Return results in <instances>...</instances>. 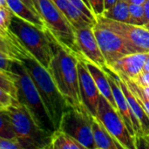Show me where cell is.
<instances>
[{
  "instance_id": "1",
  "label": "cell",
  "mask_w": 149,
  "mask_h": 149,
  "mask_svg": "<svg viewBox=\"0 0 149 149\" xmlns=\"http://www.w3.org/2000/svg\"><path fill=\"white\" fill-rule=\"evenodd\" d=\"M53 38L54 54L47 68L58 89L72 107H84L79 84V58Z\"/></svg>"
},
{
  "instance_id": "2",
  "label": "cell",
  "mask_w": 149,
  "mask_h": 149,
  "mask_svg": "<svg viewBox=\"0 0 149 149\" xmlns=\"http://www.w3.org/2000/svg\"><path fill=\"white\" fill-rule=\"evenodd\" d=\"M11 72L17 87V100L27 108L34 121L42 129L53 134L56 130L55 126L24 64L14 61Z\"/></svg>"
},
{
  "instance_id": "3",
  "label": "cell",
  "mask_w": 149,
  "mask_h": 149,
  "mask_svg": "<svg viewBox=\"0 0 149 149\" xmlns=\"http://www.w3.org/2000/svg\"><path fill=\"white\" fill-rule=\"evenodd\" d=\"M22 63L31 75L57 130L62 115L71 107L70 105L58 89L48 70L35 58H26Z\"/></svg>"
},
{
  "instance_id": "4",
  "label": "cell",
  "mask_w": 149,
  "mask_h": 149,
  "mask_svg": "<svg viewBox=\"0 0 149 149\" xmlns=\"http://www.w3.org/2000/svg\"><path fill=\"white\" fill-rule=\"evenodd\" d=\"M6 109L22 149H49L52 134L42 129L24 105L15 100Z\"/></svg>"
},
{
  "instance_id": "5",
  "label": "cell",
  "mask_w": 149,
  "mask_h": 149,
  "mask_svg": "<svg viewBox=\"0 0 149 149\" xmlns=\"http://www.w3.org/2000/svg\"><path fill=\"white\" fill-rule=\"evenodd\" d=\"M10 28L28 52L47 69L54 54L52 33L47 29L42 30L16 15L11 18Z\"/></svg>"
},
{
  "instance_id": "6",
  "label": "cell",
  "mask_w": 149,
  "mask_h": 149,
  "mask_svg": "<svg viewBox=\"0 0 149 149\" xmlns=\"http://www.w3.org/2000/svg\"><path fill=\"white\" fill-rule=\"evenodd\" d=\"M32 1L38 13L44 20L47 30L57 41L78 57L79 59H83L84 58L76 42L74 28L54 2L52 0Z\"/></svg>"
},
{
  "instance_id": "7",
  "label": "cell",
  "mask_w": 149,
  "mask_h": 149,
  "mask_svg": "<svg viewBox=\"0 0 149 149\" xmlns=\"http://www.w3.org/2000/svg\"><path fill=\"white\" fill-rule=\"evenodd\" d=\"M92 118L93 115L85 107H71L62 115L58 129L75 139L86 149H97L93 140Z\"/></svg>"
},
{
  "instance_id": "8",
  "label": "cell",
  "mask_w": 149,
  "mask_h": 149,
  "mask_svg": "<svg viewBox=\"0 0 149 149\" xmlns=\"http://www.w3.org/2000/svg\"><path fill=\"white\" fill-rule=\"evenodd\" d=\"M97 118L102 122L111 135L123 149H135V142L129 134L119 111L114 108L109 101L100 94Z\"/></svg>"
},
{
  "instance_id": "9",
  "label": "cell",
  "mask_w": 149,
  "mask_h": 149,
  "mask_svg": "<svg viewBox=\"0 0 149 149\" xmlns=\"http://www.w3.org/2000/svg\"><path fill=\"white\" fill-rule=\"evenodd\" d=\"M93 30L107 63V67L122 57L137 52L124 38L108 27L97 22L93 27Z\"/></svg>"
},
{
  "instance_id": "10",
  "label": "cell",
  "mask_w": 149,
  "mask_h": 149,
  "mask_svg": "<svg viewBox=\"0 0 149 149\" xmlns=\"http://www.w3.org/2000/svg\"><path fill=\"white\" fill-rule=\"evenodd\" d=\"M97 22L124 38L137 52H149V31L144 26L118 22L102 16L97 18Z\"/></svg>"
},
{
  "instance_id": "11",
  "label": "cell",
  "mask_w": 149,
  "mask_h": 149,
  "mask_svg": "<svg viewBox=\"0 0 149 149\" xmlns=\"http://www.w3.org/2000/svg\"><path fill=\"white\" fill-rule=\"evenodd\" d=\"M78 72L82 105L93 117H97L100 93L83 59H79Z\"/></svg>"
},
{
  "instance_id": "12",
  "label": "cell",
  "mask_w": 149,
  "mask_h": 149,
  "mask_svg": "<svg viewBox=\"0 0 149 149\" xmlns=\"http://www.w3.org/2000/svg\"><path fill=\"white\" fill-rule=\"evenodd\" d=\"M93 27L85 26L75 29L76 42L84 58L97 65L103 70H107V63L97 42Z\"/></svg>"
},
{
  "instance_id": "13",
  "label": "cell",
  "mask_w": 149,
  "mask_h": 149,
  "mask_svg": "<svg viewBox=\"0 0 149 149\" xmlns=\"http://www.w3.org/2000/svg\"><path fill=\"white\" fill-rule=\"evenodd\" d=\"M148 54V52H136L126 55L107 68L116 74L134 79L142 72Z\"/></svg>"
},
{
  "instance_id": "14",
  "label": "cell",
  "mask_w": 149,
  "mask_h": 149,
  "mask_svg": "<svg viewBox=\"0 0 149 149\" xmlns=\"http://www.w3.org/2000/svg\"><path fill=\"white\" fill-rule=\"evenodd\" d=\"M83 60L85 61L100 94L103 95L109 101V103L114 108H116L118 110L116 101H115L113 94L112 87H111L109 79L107 75V72L105 70H103L102 68H100V66H98L97 65L92 63L91 61H89L86 58H83Z\"/></svg>"
},
{
  "instance_id": "15",
  "label": "cell",
  "mask_w": 149,
  "mask_h": 149,
  "mask_svg": "<svg viewBox=\"0 0 149 149\" xmlns=\"http://www.w3.org/2000/svg\"><path fill=\"white\" fill-rule=\"evenodd\" d=\"M57 7L63 12L69 22L73 26L74 30L85 27V26H94L97 22L90 19L83 12H81L73 3L69 0H52Z\"/></svg>"
},
{
  "instance_id": "16",
  "label": "cell",
  "mask_w": 149,
  "mask_h": 149,
  "mask_svg": "<svg viewBox=\"0 0 149 149\" xmlns=\"http://www.w3.org/2000/svg\"><path fill=\"white\" fill-rule=\"evenodd\" d=\"M116 74V73H115ZM119 84L125 94V97L134 113V114L137 117L139 120L141 127H142V133H143V137L149 134V116L146 113L145 109L142 107L141 104L138 101L136 97L133 94V93L130 91V89L127 87V86L125 84V82L116 74ZM142 140V139H141Z\"/></svg>"
},
{
  "instance_id": "17",
  "label": "cell",
  "mask_w": 149,
  "mask_h": 149,
  "mask_svg": "<svg viewBox=\"0 0 149 149\" xmlns=\"http://www.w3.org/2000/svg\"><path fill=\"white\" fill-rule=\"evenodd\" d=\"M92 129L97 149H123L97 117L92 118Z\"/></svg>"
},
{
  "instance_id": "18",
  "label": "cell",
  "mask_w": 149,
  "mask_h": 149,
  "mask_svg": "<svg viewBox=\"0 0 149 149\" xmlns=\"http://www.w3.org/2000/svg\"><path fill=\"white\" fill-rule=\"evenodd\" d=\"M7 5L13 12L14 15L18 17L34 24L35 26L46 30V25L42 17L35 11H33L28 5H26L21 0H7Z\"/></svg>"
},
{
  "instance_id": "19",
  "label": "cell",
  "mask_w": 149,
  "mask_h": 149,
  "mask_svg": "<svg viewBox=\"0 0 149 149\" xmlns=\"http://www.w3.org/2000/svg\"><path fill=\"white\" fill-rule=\"evenodd\" d=\"M49 149H86L85 147L67 134L57 129L52 134Z\"/></svg>"
},
{
  "instance_id": "20",
  "label": "cell",
  "mask_w": 149,
  "mask_h": 149,
  "mask_svg": "<svg viewBox=\"0 0 149 149\" xmlns=\"http://www.w3.org/2000/svg\"><path fill=\"white\" fill-rule=\"evenodd\" d=\"M102 17L114 21L130 24L131 16L129 11V4L125 0H118L113 7L104 11Z\"/></svg>"
},
{
  "instance_id": "21",
  "label": "cell",
  "mask_w": 149,
  "mask_h": 149,
  "mask_svg": "<svg viewBox=\"0 0 149 149\" xmlns=\"http://www.w3.org/2000/svg\"><path fill=\"white\" fill-rule=\"evenodd\" d=\"M117 75L125 82V84L127 86V87L130 89V91L133 93V94L136 97L138 101L141 104L142 107L145 109L146 113L149 116V97H148L145 94V93L143 92L141 87L138 84H136L134 80H132L130 78L126 77L121 74H117Z\"/></svg>"
},
{
  "instance_id": "22",
  "label": "cell",
  "mask_w": 149,
  "mask_h": 149,
  "mask_svg": "<svg viewBox=\"0 0 149 149\" xmlns=\"http://www.w3.org/2000/svg\"><path fill=\"white\" fill-rule=\"evenodd\" d=\"M0 136L7 139L16 140V134L6 108L0 107Z\"/></svg>"
},
{
  "instance_id": "23",
  "label": "cell",
  "mask_w": 149,
  "mask_h": 149,
  "mask_svg": "<svg viewBox=\"0 0 149 149\" xmlns=\"http://www.w3.org/2000/svg\"><path fill=\"white\" fill-rule=\"evenodd\" d=\"M13 12L8 6H0V35L3 37L10 36L13 32L11 31L10 25Z\"/></svg>"
},
{
  "instance_id": "24",
  "label": "cell",
  "mask_w": 149,
  "mask_h": 149,
  "mask_svg": "<svg viewBox=\"0 0 149 149\" xmlns=\"http://www.w3.org/2000/svg\"><path fill=\"white\" fill-rule=\"evenodd\" d=\"M0 88L17 100V87L13 79V73L0 69Z\"/></svg>"
},
{
  "instance_id": "25",
  "label": "cell",
  "mask_w": 149,
  "mask_h": 149,
  "mask_svg": "<svg viewBox=\"0 0 149 149\" xmlns=\"http://www.w3.org/2000/svg\"><path fill=\"white\" fill-rule=\"evenodd\" d=\"M129 11H130V16H131L130 24H135V25H142V26L145 24L143 5L129 4Z\"/></svg>"
},
{
  "instance_id": "26",
  "label": "cell",
  "mask_w": 149,
  "mask_h": 149,
  "mask_svg": "<svg viewBox=\"0 0 149 149\" xmlns=\"http://www.w3.org/2000/svg\"><path fill=\"white\" fill-rule=\"evenodd\" d=\"M72 3H73L81 12H83L86 17H88L90 19L97 22V19L94 16V14L93 13L92 10L85 3V2L83 0H69Z\"/></svg>"
},
{
  "instance_id": "27",
  "label": "cell",
  "mask_w": 149,
  "mask_h": 149,
  "mask_svg": "<svg viewBox=\"0 0 149 149\" xmlns=\"http://www.w3.org/2000/svg\"><path fill=\"white\" fill-rule=\"evenodd\" d=\"M89 5L92 8V10L96 17V19L101 17L105 11L104 0H87Z\"/></svg>"
},
{
  "instance_id": "28",
  "label": "cell",
  "mask_w": 149,
  "mask_h": 149,
  "mask_svg": "<svg viewBox=\"0 0 149 149\" xmlns=\"http://www.w3.org/2000/svg\"><path fill=\"white\" fill-rule=\"evenodd\" d=\"M14 61L16 60H14L10 56L4 54L3 52H0V69L1 70H3L8 72H11L12 65Z\"/></svg>"
},
{
  "instance_id": "29",
  "label": "cell",
  "mask_w": 149,
  "mask_h": 149,
  "mask_svg": "<svg viewBox=\"0 0 149 149\" xmlns=\"http://www.w3.org/2000/svg\"><path fill=\"white\" fill-rule=\"evenodd\" d=\"M0 149H22L17 140L7 139L0 136Z\"/></svg>"
},
{
  "instance_id": "30",
  "label": "cell",
  "mask_w": 149,
  "mask_h": 149,
  "mask_svg": "<svg viewBox=\"0 0 149 149\" xmlns=\"http://www.w3.org/2000/svg\"><path fill=\"white\" fill-rule=\"evenodd\" d=\"M15 100H15L13 97H11L10 94L0 88V104L3 106V107L7 108L8 107L12 105Z\"/></svg>"
},
{
  "instance_id": "31",
  "label": "cell",
  "mask_w": 149,
  "mask_h": 149,
  "mask_svg": "<svg viewBox=\"0 0 149 149\" xmlns=\"http://www.w3.org/2000/svg\"><path fill=\"white\" fill-rule=\"evenodd\" d=\"M140 86H149V72H141L134 79H131Z\"/></svg>"
},
{
  "instance_id": "32",
  "label": "cell",
  "mask_w": 149,
  "mask_h": 149,
  "mask_svg": "<svg viewBox=\"0 0 149 149\" xmlns=\"http://www.w3.org/2000/svg\"><path fill=\"white\" fill-rule=\"evenodd\" d=\"M144 8V17H145V24L149 22V0H146L143 3Z\"/></svg>"
},
{
  "instance_id": "33",
  "label": "cell",
  "mask_w": 149,
  "mask_h": 149,
  "mask_svg": "<svg viewBox=\"0 0 149 149\" xmlns=\"http://www.w3.org/2000/svg\"><path fill=\"white\" fill-rule=\"evenodd\" d=\"M117 2H118V0H104L105 10H107L110 9L111 7H113Z\"/></svg>"
},
{
  "instance_id": "34",
  "label": "cell",
  "mask_w": 149,
  "mask_h": 149,
  "mask_svg": "<svg viewBox=\"0 0 149 149\" xmlns=\"http://www.w3.org/2000/svg\"><path fill=\"white\" fill-rule=\"evenodd\" d=\"M21 1H23L26 5H28L33 11H35V12H37L38 13V11H37V10H36V8H35V5H34V3H33V1L32 0H21ZM39 15V14H38Z\"/></svg>"
},
{
  "instance_id": "35",
  "label": "cell",
  "mask_w": 149,
  "mask_h": 149,
  "mask_svg": "<svg viewBox=\"0 0 149 149\" xmlns=\"http://www.w3.org/2000/svg\"><path fill=\"white\" fill-rule=\"evenodd\" d=\"M128 4H140L143 5L146 0H125Z\"/></svg>"
},
{
  "instance_id": "36",
  "label": "cell",
  "mask_w": 149,
  "mask_h": 149,
  "mask_svg": "<svg viewBox=\"0 0 149 149\" xmlns=\"http://www.w3.org/2000/svg\"><path fill=\"white\" fill-rule=\"evenodd\" d=\"M149 72V52L148 54V57H147V59H146L143 70H142V72Z\"/></svg>"
},
{
  "instance_id": "37",
  "label": "cell",
  "mask_w": 149,
  "mask_h": 149,
  "mask_svg": "<svg viewBox=\"0 0 149 149\" xmlns=\"http://www.w3.org/2000/svg\"><path fill=\"white\" fill-rule=\"evenodd\" d=\"M141 89L143 90V92L145 93V94L149 97V86H141Z\"/></svg>"
},
{
  "instance_id": "38",
  "label": "cell",
  "mask_w": 149,
  "mask_h": 149,
  "mask_svg": "<svg viewBox=\"0 0 149 149\" xmlns=\"http://www.w3.org/2000/svg\"><path fill=\"white\" fill-rule=\"evenodd\" d=\"M0 6H8L7 0H0Z\"/></svg>"
},
{
  "instance_id": "39",
  "label": "cell",
  "mask_w": 149,
  "mask_h": 149,
  "mask_svg": "<svg viewBox=\"0 0 149 149\" xmlns=\"http://www.w3.org/2000/svg\"><path fill=\"white\" fill-rule=\"evenodd\" d=\"M83 1H84V2H85V3H86V5H87V6H88V7H89V8H90V9L92 10V8H91V6L89 5V3H88L87 0H83ZM92 11H93V10H92Z\"/></svg>"
},
{
  "instance_id": "40",
  "label": "cell",
  "mask_w": 149,
  "mask_h": 149,
  "mask_svg": "<svg viewBox=\"0 0 149 149\" xmlns=\"http://www.w3.org/2000/svg\"><path fill=\"white\" fill-rule=\"evenodd\" d=\"M143 26H144V27H145L146 29H148V31H149V22H148V24H144Z\"/></svg>"
},
{
  "instance_id": "41",
  "label": "cell",
  "mask_w": 149,
  "mask_h": 149,
  "mask_svg": "<svg viewBox=\"0 0 149 149\" xmlns=\"http://www.w3.org/2000/svg\"><path fill=\"white\" fill-rule=\"evenodd\" d=\"M0 107H3V106H2L1 104H0Z\"/></svg>"
}]
</instances>
